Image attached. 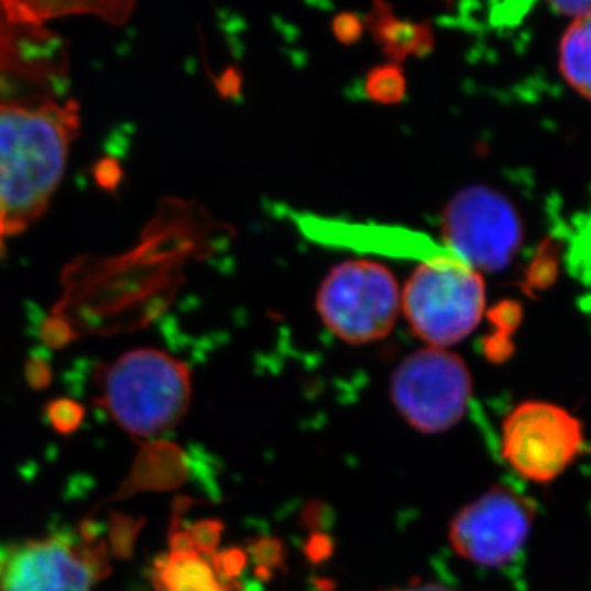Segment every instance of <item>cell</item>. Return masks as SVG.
Here are the masks:
<instances>
[{
    "label": "cell",
    "instance_id": "6da1fadb",
    "mask_svg": "<svg viewBox=\"0 0 591 591\" xmlns=\"http://www.w3.org/2000/svg\"><path fill=\"white\" fill-rule=\"evenodd\" d=\"M79 122L73 100L0 102V239L25 232L45 212Z\"/></svg>",
    "mask_w": 591,
    "mask_h": 591
},
{
    "label": "cell",
    "instance_id": "7a4b0ae2",
    "mask_svg": "<svg viewBox=\"0 0 591 591\" xmlns=\"http://www.w3.org/2000/svg\"><path fill=\"white\" fill-rule=\"evenodd\" d=\"M98 403L125 433L152 439L172 430L188 413V366L155 349L125 353L100 375Z\"/></svg>",
    "mask_w": 591,
    "mask_h": 591
},
{
    "label": "cell",
    "instance_id": "3957f363",
    "mask_svg": "<svg viewBox=\"0 0 591 591\" xmlns=\"http://www.w3.org/2000/svg\"><path fill=\"white\" fill-rule=\"evenodd\" d=\"M485 306L482 275L453 253L420 262L401 293V309L414 332L437 349L467 339Z\"/></svg>",
    "mask_w": 591,
    "mask_h": 591
},
{
    "label": "cell",
    "instance_id": "277c9868",
    "mask_svg": "<svg viewBox=\"0 0 591 591\" xmlns=\"http://www.w3.org/2000/svg\"><path fill=\"white\" fill-rule=\"evenodd\" d=\"M316 306L330 332L343 342H375L392 332L400 316V286L380 263L353 260L327 275Z\"/></svg>",
    "mask_w": 591,
    "mask_h": 591
},
{
    "label": "cell",
    "instance_id": "5b68a950",
    "mask_svg": "<svg viewBox=\"0 0 591 591\" xmlns=\"http://www.w3.org/2000/svg\"><path fill=\"white\" fill-rule=\"evenodd\" d=\"M392 397L414 429L423 434L446 433L466 416L472 397V376L456 353L427 347L397 366Z\"/></svg>",
    "mask_w": 591,
    "mask_h": 591
},
{
    "label": "cell",
    "instance_id": "8992f818",
    "mask_svg": "<svg viewBox=\"0 0 591 591\" xmlns=\"http://www.w3.org/2000/svg\"><path fill=\"white\" fill-rule=\"evenodd\" d=\"M444 247L477 272H500L523 242V223L513 204L485 186H469L444 212Z\"/></svg>",
    "mask_w": 591,
    "mask_h": 591
},
{
    "label": "cell",
    "instance_id": "52a82bcc",
    "mask_svg": "<svg viewBox=\"0 0 591 591\" xmlns=\"http://www.w3.org/2000/svg\"><path fill=\"white\" fill-rule=\"evenodd\" d=\"M582 446V424L556 404L527 401L503 423L504 459L530 482L556 480L579 457Z\"/></svg>",
    "mask_w": 591,
    "mask_h": 591
},
{
    "label": "cell",
    "instance_id": "ba28073f",
    "mask_svg": "<svg viewBox=\"0 0 591 591\" xmlns=\"http://www.w3.org/2000/svg\"><path fill=\"white\" fill-rule=\"evenodd\" d=\"M534 516L536 506L527 497L494 486L453 517L450 546L477 566H504L523 549Z\"/></svg>",
    "mask_w": 591,
    "mask_h": 591
},
{
    "label": "cell",
    "instance_id": "9c48e42d",
    "mask_svg": "<svg viewBox=\"0 0 591 591\" xmlns=\"http://www.w3.org/2000/svg\"><path fill=\"white\" fill-rule=\"evenodd\" d=\"M106 566L103 547L83 549L62 537L30 540L3 552L0 591H91Z\"/></svg>",
    "mask_w": 591,
    "mask_h": 591
},
{
    "label": "cell",
    "instance_id": "30bf717a",
    "mask_svg": "<svg viewBox=\"0 0 591 591\" xmlns=\"http://www.w3.org/2000/svg\"><path fill=\"white\" fill-rule=\"evenodd\" d=\"M296 223L304 236L319 243L346 249L365 250L382 255L400 256V259L427 260L439 259L450 253L446 247L434 242L423 233L401 227L363 226L326 217L299 214Z\"/></svg>",
    "mask_w": 591,
    "mask_h": 591
},
{
    "label": "cell",
    "instance_id": "8fae6325",
    "mask_svg": "<svg viewBox=\"0 0 591 591\" xmlns=\"http://www.w3.org/2000/svg\"><path fill=\"white\" fill-rule=\"evenodd\" d=\"M152 580L155 591H229L214 563L196 550L158 557Z\"/></svg>",
    "mask_w": 591,
    "mask_h": 591
},
{
    "label": "cell",
    "instance_id": "7c38bea8",
    "mask_svg": "<svg viewBox=\"0 0 591 591\" xmlns=\"http://www.w3.org/2000/svg\"><path fill=\"white\" fill-rule=\"evenodd\" d=\"M559 66L566 81L591 100V13L570 23L560 42Z\"/></svg>",
    "mask_w": 591,
    "mask_h": 591
},
{
    "label": "cell",
    "instance_id": "4fadbf2b",
    "mask_svg": "<svg viewBox=\"0 0 591 591\" xmlns=\"http://www.w3.org/2000/svg\"><path fill=\"white\" fill-rule=\"evenodd\" d=\"M46 416H48L53 429L66 436V434L76 433L81 426L83 419H85V407L76 401L62 397V400L48 404Z\"/></svg>",
    "mask_w": 591,
    "mask_h": 591
},
{
    "label": "cell",
    "instance_id": "5bb4252c",
    "mask_svg": "<svg viewBox=\"0 0 591 591\" xmlns=\"http://www.w3.org/2000/svg\"><path fill=\"white\" fill-rule=\"evenodd\" d=\"M369 91L375 99L393 102L403 96V76L397 75L394 68L379 69L369 79Z\"/></svg>",
    "mask_w": 591,
    "mask_h": 591
},
{
    "label": "cell",
    "instance_id": "9a60e30c",
    "mask_svg": "<svg viewBox=\"0 0 591 591\" xmlns=\"http://www.w3.org/2000/svg\"><path fill=\"white\" fill-rule=\"evenodd\" d=\"M220 529H222L220 524L214 523V521H203V523L196 524L189 536H191L193 546L197 552H212L214 547L219 543Z\"/></svg>",
    "mask_w": 591,
    "mask_h": 591
},
{
    "label": "cell",
    "instance_id": "2e32d148",
    "mask_svg": "<svg viewBox=\"0 0 591 591\" xmlns=\"http://www.w3.org/2000/svg\"><path fill=\"white\" fill-rule=\"evenodd\" d=\"M26 382L33 388L42 390L46 388L52 382V369H50V363L43 359H30V362L26 363Z\"/></svg>",
    "mask_w": 591,
    "mask_h": 591
},
{
    "label": "cell",
    "instance_id": "e0dca14e",
    "mask_svg": "<svg viewBox=\"0 0 591 591\" xmlns=\"http://www.w3.org/2000/svg\"><path fill=\"white\" fill-rule=\"evenodd\" d=\"M42 336L48 346L63 347L72 340V330L63 320L52 319L43 327Z\"/></svg>",
    "mask_w": 591,
    "mask_h": 591
},
{
    "label": "cell",
    "instance_id": "ac0fdd59",
    "mask_svg": "<svg viewBox=\"0 0 591 591\" xmlns=\"http://www.w3.org/2000/svg\"><path fill=\"white\" fill-rule=\"evenodd\" d=\"M554 10L562 15L572 17L573 20L591 13V2H557L552 3Z\"/></svg>",
    "mask_w": 591,
    "mask_h": 591
},
{
    "label": "cell",
    "instance_id": "d6986e66",
    "mask_svg": "<svg viewBox=\"0 0 591 591\" xmlns=\"http://www.w3.org/2000/svg\"><path fill=\"white\" fill-rule=\"evenodd\" d=\"M119 168H117V165L113 162L100 163L98 172H96V178H98L100 185L106 186V188H110V186H113V183L119 182Z\"/></svg>",
    "mask_w": 591,
    "mask_h": 591
},
{
    "label": "cell",
    "instance_id": "ffe728a7",
    "mask_svg": "<svg viewBox=\"0 0 591 591\" xmlns=\"http://www.w3.org/2000/svg\"><path fill=\"white\" fill-rule=\"evenodd\" d=\"M396 591H452V590L446 589V587H440V585H423V587H417V589L396 590Z\"/></svg>",
    "mask_w": 591,
    "mask_h": 591
},
{
    "label": "cell",
    "instance_id": "44dd1931",
    "mask_svg": "<svg viewBox=\"0 0 591 591\" xmlns=\"http://www.w3.org/2000/svg\"><path fill=\"white\" fill-rule=\"evenodd\" d=\"M3 572V552H0V577H2Z\"/></svg>",
    "mask_w": 591,
    "mask_h": 591
}]
</instances>
